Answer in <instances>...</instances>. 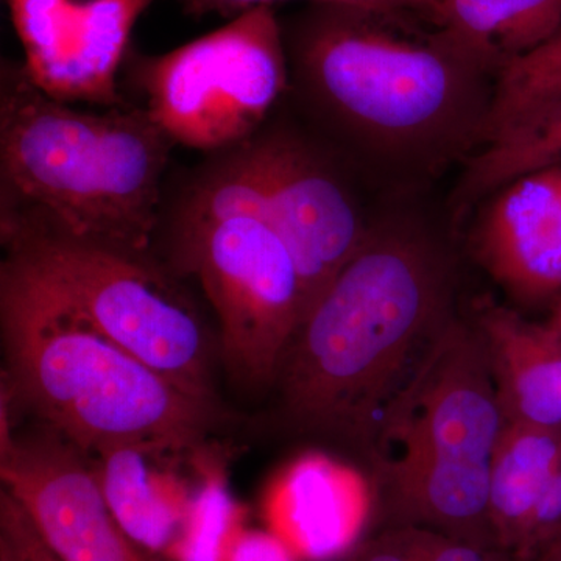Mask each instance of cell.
I'll return each mask as SVG.
<instances>
[{"mask_svg":"<svg viewBox=\"0 0 561 561\" xmlns=\"http://www.w3.org/2000/svg\"><path fill=\"white\" fill-rule=\"evenodd\" d=\"M2 389L87 456L146 445L195 457L232 424L220 401L181 389L92 327L11 257L0 265Z\"/></svg>","mask_w":561,"mask_h":561,"instance_id":"cell-3","label":"cell"},{"mask_svg":"<svg viewBox=\"0 0 561 561\" xmlns=\"http://www.w3.org/2000/svg\"><path fill=\"white\" fill-rule=\"evenodd\" d=\"M0 479L61 561H171L133 540L110 511L90 457L41 426L0 432Z\"/></svg>","mask_w":561,"mask_h":561,"instance_id":"cell-10","label":"cell"},{"mask_svg":"<svg viewBox=\"0 0 561 561\" xmlns=\"http://www.w3.org/2000/svg\"><path fill=\"white\" fill-rule=\"evenodd\" d=\"M435 21L471 65L501 69L560 31L561 0H442Z\"/></svg>","mask_w":561,"mask_h":561,"instance_id":"cell-16","label":"cell"},{"mask_svg":"<svg viewBox=\"0 0 561 561\" xmlns=\"http://www.w3.org/2000/svg\"><path fill=\"white\" fill-rule=\"evenodd\" d=\"M502 427L481 334L453 319L382 421L367 474L379 529L415 526L497 546L489 489Z\"/></svg>","mask_w":561,"mask_h":561,"instance_id":"cell-4","label":"cell"},{"mask_svg":"<svg viewBox=\"0 0 561 561\" xmlns=\"http://www.w3.org/2000/svg\"><path fill=\"white\" fill-rule=\"evenodd\" d=\"M342 5L375 11V13L397 14L402 10H419L432 14L437 20L442 0H339Z\"/></svg>","mask_w":561,"mask_h":561,"instance_id":"cell-26","label":"cell"},{"mask_svg":"<svg viewBox=\"0 0 561 561\" xmlns=\"http://www.w3.org/2000/svg\"><path fill=\"white\" fill-rule=\"evenodd\" d=\"M561 461V427L504 423L491 460L489 511L497 546L518 556L542 491Z\"/></svg>","mask_w":561,"mask_h":561,"instance_id":"cell-17","label":"cell"},{"mask_svg":"<svg viewBox=\"0 0 561 561\" xmlns=\"http://www.w3.org/2000/svg\"><path fill=\"white\" fill-rule=\"evenodd\" d=\"M90 457V456H88ZM187 456L146 445H122L90 457L103 497L124 530L169 559L190 516V493L171 465Z\"/></svg>","mask_w":561,"mask_h":561,"instance_id":"cell-14","label":"cell"},{"mask_svg":"<svg viewBox=\"0 0 561 561\" xmlns=\"http://www.w3.org/2000/svg\"><path fill=\"white\" fill-rule=\"evenodd\" d=\"M546 327L561 337V297L559 302H557L556 309H553L551 319L546 323Z\"/></svg>","mask_w":561,"mask_h":561,"instance_id":"cell-27","label":"cell"},{"mask_svg":"<svg viewBox=\"0 0 561 561\" xmlns=\"http://www.w3.org/2000/svg\"><path fill=\"white\" fill-rule=\"evenodd\" d=\"M561 541V461L531 513L518 557L535 561Z\"/></svg>","mask_w":561,"mask_h":561,"instance_id":"cell-22","label":"cell"},{"mask_svg":"<svg viewBox=\"0 0 561 561\" xmlns=\"http://www.w3.org/2000/svg\"><path fill=\"white\" fill-rule=\"evenodd\" d=\"M483 267L516 300L561 291V164L497 190L476 232Z\"/></svg>","mask_w":561,"mask_h":561,"instance_id":"cell-12","label":"cell"},{"mask_svg":"<svg viewBox=\"0 0 561 561\" xmlns=\"http://www.w3.org/2000/svg\"><path fill=\"white\" fill-rule=\"evenodd\" d=\"M535 561H561V541L557 542L556 546H552L545 553H541Z\"/></svg>","mask_w":561,"mask_h":561,"instance_id":"cell-28","label":"cell"},{"mask_svg":"<svg viewBox=\"0 0 561 561\" xmlns=\"http://www.w3.org/2000/svg\"><path fill=\"white\" fill-rule=\"evenodd\" d=\"M448 302V273L430 245L370 236L287 346L273 424L335 446L368 472L390 405L453 320Z\"/></svg>","mask_w":561,"mask_h":561,"instance_id":"cell-1","label":"cell"},{"mask_svg":"<svg viewBox=\"0 0 561 561\" xmlns=\"http://www.w3.org/2000/svg\"><path fill=\"white\" fill-rule=\"evenodd\" d=\"M161 242L160 260L201 284L232 381L250 391L272 390L306 316L301 275L289 247L271 225L249 214L161 232L157 245Z\"/></svg>","mask_w":561,"mask_h":561,"instance_id":"cell-9","label":"cell"},{"mask_svg":"<svg viewBox=\"0 0 561 561\" xmlns=\"http://www.w3.org/2000/svg\"><path fill=\"white\" fill-rule=\"evenodd\" d=\"M220 474L217 459L208 465L201 489L195 490L186 526L169 560L220 561L228 542L243 527V513Z\"/></svg>","mask_w":561,"mask_h":561,"instance_id":"cell-20","label":"cell"},{"mask_svg":"<svg viewBox=\"0 0 561 561\" xmlns=\"http://www.w3.org/2000/svg\"><path fill=\"white\" fill-rule=\"evenodd\" d=\"M371 512L370 490L324 460H308L273 491L265 515L298 560L328 561L357 545Z\"/></svg>","mask_w":561,"mask_h":561,"instance_id":"cell-13","label":"cell"},{"mask_svg":"<svg viewBox=\"0 0 561 561\" xmlns=\"http://www.w3.org/2000/svg\"><path fill=\"white\" fill-rule=\"evenodd\" d=\"M3 250L92 327L181 389L219 401V339L183 276L153 254L127 253L47 232L0 234Z\"/></svg>","mask_w":561,"mask_h":561,"instance_id":"cell-7","label":"cell"},{"mask_svg":"<svg viewBox=\"0 0 561 561\" xmlns=\"http://www.w3.org/2000/svg\"><path fill=\"white\" fill-rule=\"evenodd\" d=\"M24 49V68L41 91L62 103L131 105L119 72L131 33L154 0H5Z\"/></svg>","mask_w":561,"mask_h":561,"instance_id":"cell-11","label":"cell"},{"mask_svg":"<svg viewBox=\"0 0 561 561\" xmlns=\"http://www.w3.org/2000/svg\"><path fill=\"white\" fill-rule=\"evenodd\" d=\"M206 157L180 184L169 216L180 227L238 214L271 225L297 262L308 313L370 238L348 186L311 144L271 121Z\"/></svg>","mask_w":561,"mask_h":561,"instance_id":"cell-6","label":"cell"},{"mask_svg":"<svg viewBox=\"0 0 561 561\" xmlns=\"http://www.w3.org/2000/svg\"><path fill=\"white\" fill-rule=\"evenodd\" d=\"M286 47L302 90L327 116L394 144L443 127L471 65L440 33L421 38L394 14L334 3H319L298 22Z\"/></svg>","mask_w":561,"mask_h":561,"instance_id":"cell-5","label":"cell"},{"mask_svg":"<svg viewBox=\"0 0 561 561\" xmlns=\"http://www.w3.org/2000/svg\"><path fill=\"white\" fill-rule=\"evenodd\" d=\"M0 561H10V560L7 559V556H3V553L0 552Z\"/></svg>","mask_w":561,"mask_h":561,"instance_id":"cell-29","label":"cell"},{"mask_svg":"<svg viewBox=\"0 0 561 561\" xmlns=\"http://www.w3.org/2000/svg\"><path fill=\"white\" fill-rule=\"evenodd\" d=\"M172 140L138 105L84 113L24 62L0 68V234L47 232L153 254Z\"/></svg>","mask_w":561,"mask_h":561,"instance_id":"cell-2","label":"cell"},{"mask_svg":"<svg viewBox=\"0 0 561 561\" xmlns=\"http://www.w3.org/2000/svg\"><path fill=\"white\" fill-rule=\"evenodd\" d=\"M220 561H297V557L272 531L241 527L228 542Z\"/></svg>","mask_w":561,"mask_h":561,"instance_id":"cell-24","label":"cell"},{"mask_svg":"<svg viewBox=\"0 0 561 561\" xmlns=\"http://www.w3.org/2000/svg\"><path fill=\"white\" fill-rule=\"evenodd\" d=\"M561 101V28L540 47L502 66L482 128L485 140L548 103Z\"/></svg>","mask_w":561,"mask_h":561,"instance_id":"cell-19","label":"cell"},{"mask_svg":"<svg viewBox=\"0 0 561 561\" xmlns=\"http://www.w3.org/2000/svg\"><path fill=\"white\" fill-rule=\"evenodd\" d=\"M485 142L465 181L476 194L501 190L519 176L561 164V101L530 111Z\"/></svg>","mask_w":561,"mask_h":561,"instance_id":"cell-18","label":"cell"},{"mask_svg":"<svg viewBox=\"0 0 561 561\" xmlns=\"http://www.w3.org/2000/svg\"><path fill=\"white\" fill-rule=\"evenodd\" d=\"M474 327L504 423L561 427V337L496 305L483 306Z\"/></svg>","mask_w":561,"mask_h":561,"instance_id":"cell-15","label":"cell"},{"mask_svg":"<svg viewBox=\"0 0 561 561\" xmlns=\"http://www.w3.org/2000/svg\"><path fill=\"white\" fill-rule=\"evenodd\" d=\"M345 561H524L505 549L483 548L415 526L382 527L357 542Z\"/></svg>","mask_w":561,"mask_h":561,"instance_id":"cell-21","label":"cell"},{"mask_svg":"<svg viewBox=\"0 0 561 561\" xmlns=\"http://www.w3.org/2000/svg\"><path fill=\"white\" fill-rule=\"evenodd\" d=\"M43 538L11 494L0 493V552L10 561H44Z\"/></svg>","mask_w":561,"mask_h":561,"instance_id":"cell-23","label":"cell"},{"mask_svg":"<svg viewBox=\"0 0 561 561\" xmlns=\"http://www.w3.org/2000/svg\"><path fill=\"white\" fill-rule=\"evenodd\" d=\"M122 70L173 146L206 154L256 135L289 87V55L268 5L168 54L131 49Z\"/></svg>","mask_w":561,"mask_h":561,"instance_id":"cell-8","label":"cell"},{"mask_svg":"<svg viewBox=\"0 0 561 561\" xmlns=\"http://www.w3.org/2000/svg\"><path fill=\"white\" fill-rule=\"evenodd\" d=\"M275 2H283V0H181L184 11L191 16L202 18L216 13L224 18H230V20L241 16L247 11L257 9V7H272V3ZM311 2L342 5L339 0H311Z\"/></svg>","mask_w":561,"mask_h":561,"instance_id":"cell-25","label":"cell"}]
</instances>
